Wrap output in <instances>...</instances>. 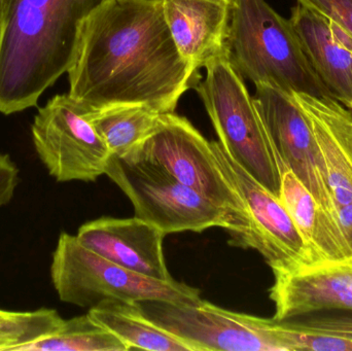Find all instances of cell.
<instances>
[{
  "instance_id": "6da1fadb",
  "label": "cell",
  "mask_w": 352,
  "mask_h": 351,
  "mask_svg": "<svg viewBox=\"0 0 352 351\" xmlns=\"http://www.w3.org/2000/svg\"><path fill=\"white\" fill-rule=\"evenodd\" d=\"M72 98L92 109L144 105L175 113L199 70L180 56L162 0H103L82 21L67 71Z\"/></svg>"
},
{
  "instance_id": "7a4b0ae2",
  "label": "cell",
  "mask_w": 352,
  "mask_h": 351,
  "mask_svg": "<svg viewBox=\"0 0 352 351\" xmlns=\"http://www.w3.org/2000/svg\"><path fill=\"white\" fill-rule=\"evenodd\" d=\"M103 0H0V113L36 106L68 71L82 21Z\"/></svg>"
},
{
  "instance_id": "3957f363",
  "label": "cell",
  "mask_w": 352,
  "mask_h": 351,
  "mask_svg": "<svg viewBox=\"0 0 352 351\" xmlns=\"http://www.w3.org/2000/svg\"><path fill=\"white\" fill-rule=\"evenodd\" d=\"M230 57L242 78L293 96L334 99L316 76L289 20L266 0H234Z\"/></svg>"
},
{
  "instance_id": "277c9868",
  "label": "cell",
  "mask_w": 352,
  "mask_h": 351,
  "mask_svg": "<svg viewBox=\"0 0 352 351\" xmlns=\"http://www.w3.org/2000/svg\"><path fill=\"white\" fill-rule=\"evenodd\" d=\"M197 84L213 128L228 154L263 187L279 198L281 171L266 127L241 74L230 56L205 66Z\"/></svg>"
},
{
  "instance_id": "5b68a950",
  "label": "cell",
  "mask_w": 352,
  "mask_h": 351,
  "mask_svg": "<svg viewBox=\"0 0 352 351\" xmlns=\"http://www.w3.org/2000/svg\"><path fill=\"white\" fill-rule=\"evenodd\" d=\"M51 280L60 300L92 308L109 299L168 301L197 304L200 291L182 282H163L130 271L87 249L76 235L62 232L52 257Z\"/></svg>"
},
{
  "instance_id": "8992f818",
  "label": "cell",
  "mask_w": 352,
  "mask_h": 351,
  "mask_svg": "<svg viewBox=\"0 0 352 351\" xmlns=\"http://www.w3.org/2000/svg\"><path fill=\"white\" fill-rule=\"evenodd\" d=\"M123 158L158 163L188 187L221 208L235 225L230 242L240 247L250 230L248 208L219 163L212 144L186 119L162 113L154 131Z\"/></svg>"
},
{
  "instance_id": "52a82bcc",
  "label": "cell",
  "mask_w": 352,
  "mask_h": 351,
  "mask_svg": "<svg viewBox=\"0 0 352 351\" xmlns=\"http://www.w3.org/2000/svg\"><path fill=\"white\" fill-rule=\"evenodd\" d=\"M105 175L129 198L135 216L165 235L223 228L235 234L231 218L158 163L140 158L111 156Z\"/></svg>"
},
{
  "instance_id": "ba28073f",
  "label": "cell",
  "mask_w": 352,
  "mask_h": 351,
  "mask_svg": "<svg viewBox=\"0 0 352 351\" xmlns=\"http://www.w3.org/2000/svg\"><path fill=\"white\" fill-rule=\"evenodd\" d=\"M90 107L69 94L56 95L38 109L31 126L35 152L58 183L95 181L111 154L89 117Z\"/></svg>"
},
{
  "instance_id": "9c48e42d",
  "label": "cell",
  "mask_w": 352,
  "mask_h": 351,
  "mask_svg": "<svg viewBox=\"0 0 352 351\" xmlns=\"http://www.w3.org/2000/svg\"><path fill=\"white\" fill-rule=\"evenodd\" d=\"M140 305L155 324L194 351H287L283 321L234 313L204 300L197 304L144 301Z\"/></svg>"
},
{
  "instance_id": "30bf717a",
  "label": "cell",
  "mask_w": 352,
  "mask_h": 351,
  "mask_svg": "<svg viewBox=\"0 0 352 351\" xmlns=\"http://www.w3.org/2000/svg\"><path fill=\"white\" fill-rule=\"evenodd\" d=\"M254 86V101L281 172L291 170L338 225L326 165L303 109L294 96L279 89L265 84Z\"/></svg>"
},
{
  "instance_id": "8fae6325",
  "label": "cell",
  "mask_w": 352,
  "mask_h": 351,
  "mask_svg": "<svg viewBox=\"0 0 352 351\" xmlns=\"http://www.w3.org/2000/svg\"><path fill=\"white\" fill-rule=\"evenodd\" d=\"M211 144L250 214V233L240 247L258 251L273 272L314 264L305 241L280 199L237 164L221 142Z\"/></svg>"
},
{
  "instance_id": "7c38bea8",
  "label": "cell",
  "mask_w": 352,
  "mask_h": 351,
  "mask_svg": "<svg viewBox=\"0 0 352 351\" xmlns=\"http://www.w3.org/2000/svg\"><path fill=\"white\" fill-rule=\"evenodd\" d=\"M273 274L274 284L269 293L276 321L324 310L352 313V256Z\"/></svg>"
},
{
  "instance_id": "4fadbf2b",
  "label": "cell",
  "mask_w": 352,
  "mask_h": 351,
  "mask_svg": "<svg viewBox=\"0 0 352 351\" xmlns=\"http://www.w3.org/2000/svg\"><path fill=\"white\" fill-rule=\"evenodd\" d=\"M166 235L154 225L134 216H103L78 229L80 242L117 265L146 278L173 282L163 253Z\"/></svg>"
},
{
  "instance_id": "5bb4252c",
  "label": "cell",
  "mask_w": 352,
  "mask_h": 351,
  "mask_svg": "<svg viewBox=\"0 0 352 351\" xmlns=\"http://www.w3.org/2000/svg\"><path fill=\"white\" fill-rule=\"evenodd\" d=\"M162 6L180 56L195 69L230 56L234 0H162Z\"/></svg>"
},
{
  "instance_id": "9a60e30c",
  "label": "cell",
  "mask_w": 352,
  "mask_h": 351,
  "mask_svg": "<svg viewBox=\"0 0 352 351\" xmlns=\"http://www.w3.org/2000/svg\"><path fill=\"white\" fill-rule=\"evenodd\" d=\"M289 23L316 76L331 96L352 109V39L314 8L298 2Z\"/></svg>"
},
{
  "instance_id": "2e32d148",
  "label": "cell",
  "mask_w": 352,
  "mask_h": 351,
  "mask_svg": "<svg viewBox=\"0 0 352 351\" xmlns=\"http://www.w3.org/2000/svg\"><path fill=\"white\" fill-rule=\"evenodd\" d=\"M326 165L335 208L352 200V113L335 99L294 94Z\"/></svg>"
},
{
  "instance_id": "e0dca14e",
  "label": "cell",
  "mask_w": 352,
  "mask_h": 351,
  "mask_svg": "<svg viewBox=\"0 0 352 351\" xmlns=\"http://www.w3.org/2000/svg\"><path fill=\"white\" fill-rule=\"evenodd\" d=\"M279 199L305 241L314 263L351 257L338 225L287 169L281 172Z\"/></svg>"
},
{
  "instance_id": "ac0fdd59",
  "label": "cell",
  "mask_w": 352,
  "mask_h": 351,
  "mask_svg": "<svg viewBox=\"0 0 352 351\" xmlns=\"http://www.w3.org/2000/svg\"><path fill=\"white\" fill-rule=\"evenodd\" d=\"M88 313L119 338L128 350L194 351L188 342L155 324L140 302L109 299L89 309Z\"/></svg>"
},
{
  "instance_id": "d6986e66",
  "label": "cell",
  "mask_w": 352,
  "mask_h": 351,
  "mask_svg": "<svg viewBox=\"0 0 352 351\" xmlns=\"http://www.w3.org/2000/svg\"><path fill=\"white\" fill-rule=\"evenodd\" d=\"M162 113L144 105L90 109L89 117L111 152L123 158L140 146L156 127Z\"/></svg>"
},
{
  "instance_id": "ffe728a7",
  "label": "cell",
  "mask_w": 352,
  "mask_h": 351,
  "mask_svg": "<svg viewBox=\"0 0 352 351\" xmlns=\"http://www.w3.org/2000/svg\"><path fill=\"white\" fill-rule=\"evenodd\" d=\"M22 351H128V348L87 313L64 319L57 332L28 344Z\"/></svg>"
},
{
  "instance_id": "44dd1931",
  "label": "cell",
  "mask_w": 352,
  "mask_h": 351,
  "mask_svg": "<svg viewBox=\"0 0 352 351\" xmlns=\"http://www.w3.org/2000/svg\"><path fill=\"white\" fill-rule=\"evenodd\" d=\"M63 321L55 309L10 310L0 317V351H22L28 344L57 332Z\"/></svg>"
},
{
  "instance_id": "7402d4cb",
  "label": "cell",
  "mask_w": 352,
  "mask_h": 351,
  "mask_svg": "<svg viewBox=\"0 0 352 351\" xmlns=\"http://www.w3.org/2000/svg\"><path fill=\"white\" fill-rule=\"evenodd\" d=\"M283 337L287 351H352V341L306 329L297 321H285Z\"/></svg>"
},
{
  "instance_id": "603a6c76",
  "label": "cell",
  "mask_w": 352,
  "mask_h": 351,
  "mask_svg": "<svg viewBox=\"0 0 352 351\" xmlns=\"http://www.w3.org/2000/svg\"><path fill=\"white\" fill-rule=\"evenodd\" d=\"M340 27L352 39V0H298Z\"/></svg>"
},
{
  "instance_id": "cb8c5ba5",
  "label": "cell",
  "mask_w": 352,
  "mask_h": 351,
  "mask_svg": "<svg viewBox=\"0 0 352 351\" xmlns=\"http://www.w3.org/2000/svg\"><path fill=\"white\" fill-rule=\"evenodd\" d=\"M297 323L306 329L352 341V315H330Z\"/></svg>"
},
{
  "instance_id": "d4e9b609",
  "label": "cell",
  "mask_w": 352,
  "mask_h": 351,
  "mask_svg": "<svg viewBox=\"0 0 352 351\" xmlns=\"http://www.w3.org/2000/svg\"><path fill=\"white\" fill-rule=\"evenodd\" d=\"M20 183V170L12 157L0 154V208L8 205Z\"/></svg>"
},
{
  "instance_id": "484cf974",
  "label": "cell",
  "mask_w": 352,
  "mask_h": 351,
  "mask_svg": "<svg viewBox=\"0 0 352 351\" xmlns=\"http://www.w3.org/2000/svg\"><path fill=\"white\" fill-rule=\"evenodd\" d=\"M336 212L339 229L352 256V200L338 206Z\"/></svg>"
},
{
  "instance_id": "4316f807",
  "label": "cell",
  "mask_w": 352,
  "mask_h": 351,
  "mask_svg": "<svg viewBox=\"0 0 352 351\" xmlns=\"http://www.w3.org/2000/svg\"><path fill=\"white\" fill-rule=\"evenodd\" d=\"M10 310H4V309H0V317H4V315H8Z\"/></svg>"
},
{
  "instance_id": "83f0119b",
  "label": "cell",
  "mask_w": 352,
  "mask_h": 351,
  "mask_svg": "<svg viewBox=\"0 0 352 351\" xmlns=\"http://www.w3.org/2000/svg\"><path fill=\"white\" fill-rule=\"evenodd\" d=\"M351 111H352V109H351Z\"/></svg>"
}]
</instances>
